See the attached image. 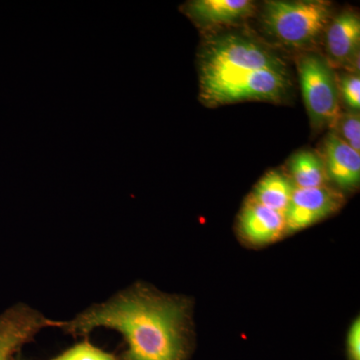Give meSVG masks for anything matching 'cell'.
Listing matches in <instances>:
<instances>
[{
	"instance_id": "6",
	"label": "cell",
	"mask_w": 360,
	"mask_h": 360,
	"mask_svg": "<svg viewBox=\"0 0 360 360\" xmlns=\"http://www.w3.org/2000/svg\"><path fill=\"white\" fill-rule=\"evenodd\" d=\"M58 321L39 310L18 303L0 314V360H15L23 347L32 342L42 329L56 328Z\"/></svg>"
},
{
	"instance_id": "13",
	"label": "cell",
	"mask_w": 360,
	"mask_h": 360,
	"mask_svg": "<svg viewBox=\"0 0 360 360\" xmlns=\"http://www.w3.org/2000/svg\"><path fill=\"white\" fill-rule=\"evenodd\" d=\"M290 172L295 188L322 187L328 180L323 162L310 151H300L291 158Z\"/></svg>"
},
{
	"instance_id": "7",
	"label": "cell",
	"mask_w": 360,
	"mask_h": 360,
	"mask_svg": "<svg viewBox=\"0 0 360 360\" xmlns=\"http://www.w3.org/2000/svg\"><path fill=\"white\" fill-rule=\"evenodd\" d=\"M340 193L322 186L316 188H295L285 213L286 229L300 231L319 221L340 207Z\"/></svg>"
},
{
	"instance_id": "18",
	"label": "cell",
	"mask_w": 360,
	"mask_h": 360,
	"mask_svg": "<svg viewBox=\"0 0 360 360\" xmlns=\"http://www.w3.org/2000/svg\"><path fill=\"white\" fill-rule=\"evenodd\" d=\"M15 360H30V359H26L25 355L22 354V352H20V354L18 355V357H16Z\"/></svg>"
},
{
	"instance_id": "8",
	"label": "cell",
	"mask_w": 360,
	"mask_h": 360,
	"mask_svg": "<svg viewBox=\"0 0 360 360\" xmlns=\"http://www.w3.org/2000/svg\"><path fill=\"white\" fill-rule=\"evenodd\" d=\"M360 20L355 13H345L335 18L326 32V51L333 66L355 65L359 58Z\"/></svg>"
},
{
	"instance_id": "17",
	"label": "cell",
	"mask_w": 360,
	"mask_h": 360,
	"mask_svg": "<svg viewBox=\"0 0 360 360\" xmlns=\"http://www.w3.org/2000/svg\"><path fill=\"white\" fill-rule=\"evenodd\" d=\"M347 360H360V321L357 319L348 331L347 340Z\"/></svg>"
},
{
	"instance_id": "11",
	"label": "cell",
	"mask_w": 360,
	"mask_h": 360,
	"mask_svg": "<svg viewBox=\"0 0 360 360\" xmlns=\"http://www.w3.org/2000/svg\"><path fill=\"white\" fill-rule=\"evenodd\" d=\"M186 7L193 20L206 26L236 23L250 16L255 8L250 0H194Z\"/></svg>"
},
{
	"instance_id": "4",
	"label": "cell",
	"mask_w": 360,
	"mask_h": 360,
	"mask_svg": "<svg viewBox=\"0 0 360 360\" xmlns=\"http://www.w3.org/2000/svg\"><path fill=\"white\" fill-rule=\"evenodd\" d=\"M288 84L286 72L248 71L201 82V96L212 104L236 103L246 99L276 101L285 94Z\"/></svg>"
},
{
	"instance_id": "3",
	"label": "cell",
	"mask_w": 360,
	"mask_h": 360,
	"mask_svg": "<svg viewBox=\"0 0 360 360\" xmlns=\"http://www.w3.org/2000/svg\"><path fill=\"white\" fill-rule=\"evenodd\" d=\"M255 70L286 72L281 59L262 45L240 35H224L206 45L200 82Z\"/></svg>"
},
{
	"instance_id": "5",
	"label": "cell",
	"mask_w": 360,
	"mask_h": 360,
	"mask_svg": "<svg viewBox=\"0 0 360 360\" xmlns=\"http://www.w3.org/2000/svg\"><path fill=\"white\" fill-rule=\"evenodd\" d=\"M300 85L310 120L315 127L335 124L340 118L338 87L330 68L316 56L298 61Z\"/></svg>"
},
{
	"instance_id": "10",
	"label": "cell",
	"mask_w": 360,
	"mask_h": 360,
	"mask_svg": "<svg viewBox=\"0 0 360 360\" xmlns=\"http://www.w3.org/2000/svg\"><path fill=\"white\" fill-rule=\"evenodd\" d=\"M326 174L343 189H352L360 180V155L338 134H329L324 144Z\"/></svg>"
},
{
	"instance_id": "15",
	"label": "cell",
	"mask_w": 360,
	"mask_h": 360,
	"mask_svg": "<svg viewBox=\"0 0 360 360\" xmlns=\"http://www.w3.org/2000/svg\"><path fill=\"white\" fill-rule=\"evenodd\" d=\"M340 137L350 148L359 153L360 150V120L356 115H347L340 123Z\"/></svg>"
},
{
	"instance_id": "9",
	"label": "cell",
	"mask_w": 360,
	"mask_h": 360,
	"mask_svg": "<svg viewBox=\"0 0 360 360\" xmlns=\"http://www.w3.org/2000/svg\"><path fill=\"white\" fill-rule=\"evenodd\" d=\"M239 227L243 238L252 245H266L286 231L285 217L250 200L241 212Z\"/></svg>"
},
{
	"instance_id": "16",
	"label": "cell",
	"mask_w": 360,
	"mask_h": 360,
	"mask_svg": "<svg viewBox=\"0 0 360 360\" xmlns=\"http://www.w3.org/2000/svg\"><path fill=\"white\" fill-rule=\"evenodd\" d=\"M341 91L343 98L350 108L359 110L360 78L359 75H347L341 80Z\"/></svg>"
},
{
	"instance_id": "14",
	"label": "cell",
	"mask_w": 360,
	"mask_h": 360,
	"mask_svg": "<svg viewBox=\"0 0 360 360\" xmlns=\"http://www.w3.org/2000/svg\"><path fill=\"white\" fill-rule=\"evenodd\" d=\"M51 360H117L115 355L104 352L89 341L77 343Z\"/></svg>"
},
{
	"instance_id": "1",
	"label": "cell",
	"mask_w": 360,
	"mask_h": 360,
	"mask_svg": "<svg viewBox=\"0 0 360 360\" xmlns=\"http://www.w3.org/2000/svg\"><path fill=\"white\" fill-rule=\"evenodd\" d=\"M189 312L186 298L136 283L70 321H58L56 328L77 338L98 328L117 331L125 342L117 360H189L193 348Z\"/></svg>"
},
{
	"instance_id": "2",
	"label": "cell",
	"mask_w": 360,
	"mask_h": 360,
	"mask_svg": "<svg viewBox=\"0 0 360 360\" xmlns=\"http://www.w3.org/2000/svg\"><path fill=\"white\" fill-rule=\"evenodd\" d=\"M331 4L323 0L265 2L262 23L271 37L284 45L314 44L328 26Z\"/></svg>"
},
{
	"instance_id": "12",
	"label": "cell",
	"mask_w": 360,
	"mask_h": 360,
	"mask_svg": "<svg viewBox=\"0 0 360 360\" xmlns=\"http://www.w3.org/2000/svg\"><path fill=\"white\" fill-rule=\"evenodd\" d=\"M295 188V184L286 175L272 172L260 180L250 200L285 217Z\"/></svg>"
}]
</instances>
